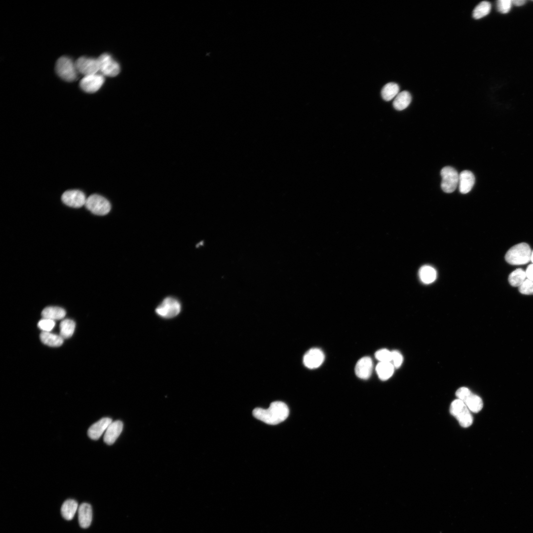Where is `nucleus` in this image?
I'll use <instances>...</instances> for the list:
<instances>
[{
    "label": "nucleus",
    "instance_id": "obj_18",
    "mask_svg": "<svg viewBox=\"0 0 533 533\" xmlns=\"http://www.w3.org/2000/svg\"><path fill=\"white\" fill-rule=\"evenodd\" d=\"M78 508V503L74 499L66 500L62 504L61 512L63 517L67 520H72Z\"/></svg>",
    "mask_w": 533,
    "mask_h": 533
},
{
    "label": "nucleus",
    "instance_id": "obj_21",
    "mask_svg": "<svg viewBox=\"0 0 533 533\" xmlns=\"http://www.w3.org/2000/svg\"><path fill=\"white\" fill-rule=\"evenodd\" d=\"M41 342L49 346L57 347L63 343L64 339L60 336L48 332H42L39 336Z\"/></svg>",
    "mask_w": 533,
    "mask_h": 533
},
{
    "label": "nucleus",
    "instance_id": "obj_31",
    "mask_svg": "<svg viewBox=\"0 0 533 533\" xmlns=\"http://www.w3.org/2000/svg\"><path fill=\"white\" fill-rule=\"evenodd\" d=\"M519 292L524 295H533V281L527 278L519 287Z\"/></svg>",
    "mask_w": 533,
    "mask_h": 533
},
{
    "label": "nucleus",
    "instance_id": "obj_14",
    "mask_svg": "<svg viewBox=\"0 0 533 533\" xmlns=\"http://www.w3.org/2000/svg\"><path fill=\"white\" fill-rule=\"evenodd\" d=\"M112 421L110 418H103L93 423L87 431L89 438L93 440L99 439Z\"/></svg>",
    "mask_w": 533,
    "mask_h": 533
},
{
    "label": "nucleus",
    "instance_id": "obj_3",
    "mask_svg": "<svg viewBox=\"0 0 533 533\" xmlns=\"http://www.w3.org/2000/svg\"><path fill=\"white\" fill-rule=\"evenodd\" d=\"M55 70L57 75L68 82L74 81L78 77L75 62L69 57L63 56L57 61Z\"/></svg>",
    "mask_w": 533,
    "mask_h": 533
},
{
    "label": "nucleus",
    "instance_id": "obj_33",
    "mask_svg": "<svg viewBox=\"0 0 533 533\" xmlns=\"http://www.w3.org/2000/svg\"><path fill=\"white\" fill-rule=\"evenodd\" d=\"M403 362V357L400 352L394 350L391 351V363L395 368L399 367Z\"/></svg>",
    "mask_w": 533,
    "mask_h": 533
},
{
    "label": "nucleus",
    "instance_id": "obj_13",
    "mask_svg": "<svg viewBox=\"0 0 533 533\" xmlns=\"http://www.w3.org/2000/svg\"><path fill=\"white\" fill-rule=\"evenodd\" d=\"M372 359L368 356L360 358L357 362L355 372L356 376L362 379H367L371 375L373 370Z\"/></svg>",
    "mask_w": 533,
    "mask_h": 533
},
{
    "label": "nucleus",
    "instance_id": "obj_11",
    "mask_svg": "<svg viewBox=\"0 0 533 533\" xmlns=\"http://www.w3.org/2000/svg\"><path fill=\"white\" fill-rule=\"evenodd\" d=\"M86 198L83 192L76 190H67L61 196L62 201L65 204L73 208H79L85 205Z\"/></svg>",
    "mask_w": 533,
    "mask_h": 533
},
{
    "label": "nucleus",
    "instance_id": "obj_6",
    "mask_svg": "<svg viewBox=\"0 0 533 533\" xmlns=\"http://www.w3.org/2000/svg\"><path fill=\"white\" fill-rule=\"evenodd\" d=\"M180 302L173 297L165 298L156 308L155 312L159 316L164 318H171L177 316L181 311Z\"/></svg>",
    "mask_w": 533,
    "mask_h": 533
},
{
    "label": "nucleus",
    "instance_id": "obj_10",
    "mask_svg": "<svg viewBox=\"0 0 533 533\" xmlns=\"http://www.w3.org/2000/svg\"><path fill=\"white\" fill-rule=\"evenodd\" d=\"M104 81V76L97 73L84 76L80 81L79 86L84 92L93 93L97 91L102 87Z\"/></svg>",
    "mask_w": 533,
    "mask_h": 533
},
{
    "label": "nucleus",
    "instance_id": "obj_34",
    "mask_svg": "<svg viewBox=\"0 0 533 533\" xmlns=\"http://www.w3.org/2000/svg\"><path fill=\"white\" fill-rule=\"evenodd\" d=\"M526 273L527 278L533 281V264L528 266Z\"/></svg>",
    "mask_w": 533,
    "mask_h": 533
},
{
    "label": "nucleus",
    "instance_id": "obj_2",
    "mask_svg": "<svg viewBox=\"0 0 533 533\" xmlns=\"http://www.w3.org/2000/svg\"><path fill=\"white\" fill-rule=\"evenodd\" d=\"M532 252L527 243H520L508 250L505 256V259L506 261L511 265H524L531 261Z\"/></svg>",
    "mask_w": 533,
    "mask_h": 533
},
{
    "label": "nucleus",
    "instance_id": "obj_17",
    "mask_svg": "<svg viewBox=\"0 0 533 533\" xmlns=\"http://www.w3.org/2000/svg\"><path fill=\"white\" fill-rule=\"evenodd\" d=\"M92 518L91 506L87 503H81L78 508V519L80 526L84 529L88 528L91 525Z\"/></svg>",
    "mask_w": 533,
    "mask_h": 533
},
{
    "label": "nucleus",
    "instance_id": "obj_9",
    "mask_svg": "<svg viewBox=\"0 0 533 533\" xmlns=\"http://www.w3.org/2000/svg\"><path fill=\"white\" fill-rule=\"evenodd\" d=\"M75 64L78 73L84 76L96 74L99 72L97 58L81 56L76 59Z\"/></svg>",
    "mask_w": 533,
    "mask_h": 533
},
{
    "label": "nucleus",
    "instance_id": "obj_8",
    "mask_svg": "<svg viewBox=\"0 0 533 533\" xmlns=\"http://www.w3.org/2000/svg\"><path fill=\"white\" fill-rule=\"evenodd\" d=\"M442 176L441 188L446 193L455 190L458 185L459 174L457 170L450 166H446L441 171Z\"/></svg>",
    "mask_w": 533,
    "mask_h": 533
},
{
    "label": "nucleus",
    "instance_id": "obj_25",
    "mask_svg": "<svg viewBox=\"0 0 533 533\" xmlns=\"http://www.w3.org/2000/svg\"><path fill=\"white\" fill-rule=\"evenodd\" d=\"M399 87L397 83L389 82L383 87L381 94L385 101H389L395 98L399 93Z\"/></svg>",
    "mask_w": 533,
    "mask_h": 533
},
{
    "label": "nucleus",
    "instance_id": "obj_12",
    "mask_svg": "<svg viewBox=\"0 0 533 533\" xmlns=\"http://www.w3.org/2000/svg\"><path fill=\"white\" fill-rule=\"evenodd\" d=\"M324 360V354L322 351L318 348L310 349L305 353L303 358L304 365L311 369L319 367Z\"/></svg>",
    "mask_w": 533,
    "mask_h": 533
},
{
    "label": "nucleus",
    "instance_id": "obj_26",
    "mask_svg": "<svg viewBox=\"0 0 533 533\" xmlns=\"http://www.w3.org/2000/svg\"><path fill=\"white\" fill-rule=\"evenodd\" d=\"M75 322L71 319L62 320L60 324V335L64 339L70 338L75 329Z\"/></svg>",
    "mask_w": 533,
    "mask_h": 533
},
{
    "label": "nucleus",
    "instance_id": "obj_16",
    "mask_svg": "<svg viewBox=\"0 0 533 533\" xmlns=\"http://www.w3.org/2000/svg\"><path fill=\"white\" fill-rule=\"evenodd\" d=\"M475 183V177L470 171L464 170L459 174L458 188L460 193L465 194L472 189Z\"/></svg>",
    "mask_w": 533,
    "mask_h": 533
},
{
    "label": "nucleus",
    "instance_id": "obj_1",
    "mask_svg": "<svg viewBox=\"0 0 533 533\" xmlns=\"http://www.w3.org/2000/svg\"><path fill=\"white\" fill-rule=\"evenodd\" d=\"M253 415L257 419L270 425H276L285 420L289 416L287 405L281 401L272 402L266 409L256 408Z\"/></svg>",
    "mask_w": 533,
    "mask_h": 533
},
{
    "label": "nucleus",
    "instance_id": "obj_7",
    "mask_svg": "<svg viewBox=\"0 0 533 533\" xmlns=\"http://www.w3.org/2000/svg\"><path fill=\"white\" fill-rule=\"evenodd\" d=\"M99 72L104 76H115L120 71L119 64L108 53H103L98 58Z\"/></svg>",
    "mask_w": 533,
    "mask_h": 533
},
{
    "label": "nucleus",
    "instance_id": "obj_36",
    "mask_svg": "<svg viewBox=\"0 0 533 533\" xmlns=\"http://www.w3.org/2000/svg\"><path fill=\"white\" fill-rule=\"evenodd\" d=\"M531 261H532V263H533V251H532V255H531Z\"/></svg>",
    "mask_w": 533,
    "mask_h": 533
},
{
    "label": "nucleus",
    "instance_id": "obj_27",
    "mask_svg": "<svg viewBox=\"0 0 533 533\" xmlns=\"http://www.w3.org/2000/svg\"><path fill=\"white\" fill-rule=\"evenodd\" d=\"M527 278L526 271L522 268H517L509 275L508 281L514 287H519Z\"/></svg>",
    "mask_w": 533,
    "mask_h": 533
},
{
    "label": "nucleus",
    "instance_id": "obj_30",
    "mask_svg": "<svg viewBox=\"0 0 533 533\" xmlns=\"http://www.w3.org/2000/svg\"><path fill=\"white\" fill-rule=\"evenodd\" d=\"M55 325V321L43 318L38 322V328L41 329L43 332H48L51 331L53 329Z\"/></svg>",
    "mask_w": 533,
    "mask_h": 533
},
{
    "label": "nucleus",
    "instance_id": "obj_35",
    "mask_svg": "<svg viewBox=\"0 0 533 533\" xmlns=\"http://www.w3.org/2000/svg\"><path fill=\"white\" fill-rule=\"evenodd\" d=\"M512 3L515 6H520L524 5L526 3V0H512Z\"/></svg>",
    "mask_w": 533,
    "mask_h": 533
},
{
    "label": "nucleus",
    "instance_id": "obj_32",
    "mask_svg": "<svg viewBox=\"0 0 533 533\" xmlns=\"http://www.w3.org/2000/svg\"><path fill=\"white\" fill-rule=\"evenodd\" d=\"M512 4L510 0H499L497 1V10L502 13H506L510 10Z\"/></svg>",
    "mask_w": 533,
    "mask_h": 533
},
{
    "label": "nucleus",
    "instance_id": "obj_19",
    "mask_svg": "<svg viewBox=\"0 0 533 533\" xmlns=\"http://www.w3.org/2000/svg\"><path fill=\"white\" fill-rule=\"evenodd\" d=\"M461 401L470 411L474 413L479 412L483 408V403L482 399L471 392Z\"/></svg>",
    "mask_w": 533,
    "mask_h": 533
},
{
    "label": "nucleus",
    "instance_id": "obj_23",
    "mask_svg": "<svg viewBox=\"0 0 533 533\" xmlns=\"http://www.w3.org/2000/svg\"><path fill=\"white\" fill-rule=\"evenodd\" d=\"M412 100L410 93L407 91H403L398 94L393 102L394 108L398 111L404 110L410 105Z\"/></svg>",
    "mask_w": 533,
    "mask_h": 533
},
{
    "label": "nucleus",
    "instance_id": "obj_28",
    "mask_svg": "<svg viewBox=\"0 0 533 533\" xmlns=\"http://www.w3.org/2000/svg\"><path fill=\"white\" fill-rule=\"evenodd\" d=\"M491 8V3L487 1H483L479 3L474 8L473 11V17L476 19H479L487 15L490 12Z\"/></svg>",
    "mask_w": 533,
    "mask_h": 533
},
{
    "label": "nucleus",
    "instance_id": "obj_5",
    "mask_svg": "<svg viewBox=\"0 0 533 533\" xmlns=\"http://www.w3.org/2000/svg\"><path fill=\"white\" fill-rule=\"evenodd\" d=\"M86 208L94 214L103 216L110 211V202L104 197L97 194L89 196L85 204Z\"/></svg>",
    "mask_w": 533,
    "mask_h": 533
},
{
    "label": "nucleus",
    "instance_id": "obj_22",
    "mask_svg": "<svg viewBox=\"0 0 533 533\" xmlns=\"http://www.w3.org/2000/svg\"><path fill=\"white\" fill-rule=\"evenodd\" d=\"M420 280L424 284L433 282L437 277V272L434 268L428 265L421 266L419 271Z\"/></svg>",
    "mask_w": 533,
    "mask_h": 533
},
{
    "label": "nucleus",
    "instance_id": "obj_15",
    "mask_svg": "<svg viewBox=\"0 0 533 533\" xmlns=\"http://www.w3.org/2000/svg\"><path fill=\"white\" fill-rule=\"evenodd\" d=\"M123 429V423L117 420L112 421L106 429L104 436V441L108 445H112L115 442L120 435Z\"/></svg>",
    "mask_w": 533,
    "mask_h": 533
},
{
    "label": "nucleus",
    "instance_id": "obj_4",
    "mask_svg": "<svg viewBox=\"0 0 533 533\" xmlns=\"http://www.w3.org/2000/svg\"><path fill=\"white\" fill-rule=\"evenodd\" d=\"M450 411L462 427H467L472 424L473 417L470 411L461 400L457 399L453 401Z\"/></svg>",
    "mask_w": 533,
    "mask_h": 533
},
{
    "label": "nucleus",
    "instance_id": "obj_20",
    "mask_svg": "<svg viewBox=\"0 0 533 533\" xmlns=\"http://www.w3.org/2000/svg\"><path fill=\"white\" fill-rule=\"evenodd\" d=\"M66 315V311L63 308L57 306H48L43 309L41 316L43 318L52 320L63 319Z\"/></svg>",
    "mask_w": 533,
    "mask_h": 533
},
{
    "label": "nucleus",
    "instance_id": "obj_29",
    "mask_svg": "<svg viewBox=\"0 0 533 533\" xmlns=\"http://www.w3.org/2000/svg\"><path fill=\"white\" fill-rule=\"evenodd\" d=\"M375 357L379 362H391V351L387 349H381L375 353Z\"/></svg>",
    "mask_w": 533,
    "mask_h": 533
},
{
    "label": "nucleus",
    "instance_id": "obj_24",
    "mask_svg": "<svg viewBox=\"0 0 533 533\" xmlns=\"http://www.w3.org/2000/svg\"><path fill=\"white\" fill-rule=\"evenodd\" d=\"M394 367L391 362H379L376 366L377 373L381 380H386L393 375Z\"/></svg>",
    "mask_w": 533,
    "mask_h": 533
}]
</instances>
